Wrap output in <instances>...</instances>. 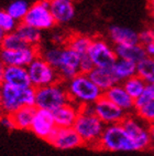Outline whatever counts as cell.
Wrapping results in <instances>:
<instances>
[{"mask_svg": "<svg viewBox=\"0 0 154 156\" xmlns=\"http://www.w3.org/2000/svg\"><path fill=\"white\" fill-rule=\"evenodd\" d=\"M106 124L96 115L94 104L79 106V114L74 124L76 131L86 145L92 148H99V141Z\"/></svg>", "mask_w": 154, "mask_h": 156, "instance_id": "obj_1", "label": "cell"}, {"mask_svg": "<svg viewBox=\"0 0 154 156\" xmlns=\"http://www.w3.org/2000/svg\"><path fill=\"white\" fill-rule=\"evenodd\" d=\"M71 102L78 106L85 104H94L104 95V92L92 81L88 74L78 73L76 76L65 82Z\"/></svg>", "mask_w": 154, "mask_h": 156, "instance_id": "obj_2", "label": "cell"}, {"mask_svg": "<svg viewBox=\"0 0 154 156\" xmlns=\"http://www.w3.org/2000/svg\"><path fill=\"white\" fill-rule=\"evenodd\" d=\"M36 89L34 87H17L8 83H1V113L12 114L24 106H35Z\"/></svg>", "mask_w": 154, "mask_h": 156, "instance_id": "obj_3", "label": "cell"}, {"mask_svg": "<svg viewBox=\"0 0 154 156\" xmlns=\"http://www.w3.org/2000/svg\"><path fill=\"white\" fill-rule=\"evenodd\" d=\"M99 148L110 152H133L136 146L126 132L121 123L108 124L105 126L99 141Z\"/></svg>", "mask_w": 154, "mask_h": 156, "instance_id": "obj_4", "label": "cell"}, {"mask_svg": "<svg viewBox=\"0 0 154 156\" xmlns=\"http://www.w3.org/2000/svg\"><path fill=\"white\" fill-rule=\"evenodd\" d=\"M68 102H71V99L64 81L36 89L35 106L38 108L53 112Z\"/></svg>", "mask_w": 154, "mask_h": 156, "instance_id": "obj_5", "label": "cell"}, {"mask_svg": "<svg viewBox=\"0 0 154 156\" xmlns=\"http://www.w3.org/2000/svg\"><path fill=\"white\" fill-rule=\"evenodd\" d=\"M30 81L35 89L62 81L59 71L38 54L27 66Z\"/></svg>", "mask_w": 154, "mask_h": 156, "instance_id": "obj_6", "label": "cell"}, {"mask_svg": "<svg viewBox=\"0 0 154 156\" xmlns=\"http://www.w3.org/2000/svg\"><path fill=\"white\" fill-rule=\"evenodd\" d=\"M24 23L32 26L38 30H50L56 24L50 9L49 0H38L31 5L24 17Z\"/></svg>", "mask_w": 154, "mask_h": 156, "instance_id": "obj_7", "label": "cell"}, {"mask_svg": "<svg viewBox=\"0 0 154 156\" xmlns=\"http://www.w3.org/2000/svg\"><path fill=\"white\" fill-rule=\"evenodd\" d=\"M121 124L125 127L127 134L136 144V151H144L152 147L149 133V123H146L144 120L138 115L134 116L128 114Z\"/></svg>", "mask_w": 154, "mask_h": 156, "instance_id": "obj_8", "label": "cell"}, {"mask_svg": "<svg viewBox=\"0 0 154 156\" xmlns=\"http://www.w3.org/2000/svg\"><path fill=\"white\" fill-rule=\"evenodd\" d=\"M87 54L90 57L95 66L98 68H112L116 60L118 59L115 47L102 37L92 38Z\"/></svg>", "mask_w": 154, "mask_h": 156, "instance_id": "obj_9", "label": "cell"}, {"mask_svg": "<svg viewBox=\"0 0 154 156\" xmlns=\"http://www.w3.org/2000/svg\"><path fill=\"white\" fill-rule=\"evenodd\" d=\"M40 54V47L28 45L18 50H7L0 48V62L3 66H28Z\"/></svg>", "mask_w": 154, "mask_h": 156, "instance_id": "obj_10", "label": "cell"}, {"mask_svg": "<svg viewBox=\"0 0 154 156\" xmlns=\"http://www.w3.org/2000/svg\"><path fill=\"white\" fill-rule=\"evenodd\" d=\"M46 141L59 150H72L84 145V142L74 127L55 126Z\"/></svg>", "mask_w": 154, "mask_h": 156, "instance_id": "obj_11", "label": "cell"}, {"mask_svg": "<svg viewBox=\"0 0 154 156\" xmlns=\"http://www.w3.org/2000/svg\"><path fill=\"white\" fill-rule=\"evenodd\" d=\"M94 108L95 113L106 125L108 124H115V123H121L125 120L129 113L119 108L118 105L111 102L109 99H107L106 96L102 95L100 99H98L94 103Z\"/></svg>", "mask_w": 154, "mask_h": 156, "instance_id": "obj_12", "label": "cell"}, {"mask_svg": "<svg viewBox=\"0 0 154 156\" xmlns=\"http://www.w3.org/2000/svg\"><path fill=\"white\" fill-rule=\"evenodd\" d=\"M79 64L80 54L68 45H63L59 64L57 66V71L62 81L66 82L80 73Z\"/></svg>", "mask_w": 154, "mask_h": 156, "instance_id": "obj_13", "label": "cell"}, {"mask_svg": "<svg viewBox=\"0 0 154 156\" xmlns=\"http://www.w3.org/2000/svg\"><path fill=\"white\" fill-rule=\"evenodd\" d=\"M55 126L56 124L54 120L53 112L44 108H38L35 115L33 117L30 131L34 133L38 137L46 141Z\"/></svg>", "mask_w": 154, "mask_h": 156, "instance_id": "obj_14", "label": "cell"}, {"mask_svg": "<svg viewBox=\"0 0 154 156\" xmlns=\"http://www.w3.org/2000/svg\"><path fill=\"white\" fill-rule=\"evenodd\" d=\"M104 95L106 96L107 99H109L111 102L118 105L119 108L125 110L129 114L132 111H136L134 99L126 91L122 83H116L115 85H112L107 91H105Z\"/></svg>", "mask_w": 154, "mask_h": 156, "instance_id": "obj_15", "label": "cell"}, {"mask_svg": "<svg viewBox=\"0 0 154 156\" xmlns=\"http://www.w3.org/2000/svg\"><path fill=\"white\" fill-rule=\"evenodd\" d=\"M50 9L56 24H66L75 17V5L73 0H49Z\"/></svg>", "mask_w": 154, "mask_h": 156, "instance_id": "obj_16", "label": "cell"}, {"mask_svg": "<svg viewBox=\"0 0 154 156\" xmlns=\"http://www.w3.org/2000/svg\"><path fill=\"white\" fill-rule=\"evenodd\" d=\"M108 38L115 45L139 43V33L131 28L119 24H112L108 28Z\"/></svg>", "mask_w": 154, "mask_h": 156, "instance_id": "obj_17", "label": "cell"}, {"mask_svg": "<svg viewBox=\"0 0 154 156\" xmlns=\"http://www.w3.org/2000/svg\"><path fill=\"white\" fill-rule=\"evenodd\" d=\"M3 82L17 87H28L32 85L27 66H5Z\"/></svg>", "mask_w": 154, "mask_h": 156, "instance_id": "obj_18", "label": "cell"}, {"mask_svg": "<svg viewBox=\"0 0 154 156\" xmlns=\"http://www.w3.org/2000/svg\"><path fill=\"white\" fill-rule=\"evenodd\" d=\"M79 114V106L73 102H68L53 111L55 124L59 127H73Z\"/></svg>", "mask_w": 154, "mask_h": 156, "instance_id": "obj_19", "label": "cell"}, {"mask_svg": "<svg viewBox=\"0 0 154 156\" xmlns=\"http://www.w3.org/2000/svg\"><path fill=\"white\" fill-rule=\"evenodd\" d=\"M115 51L118 58L132 61L136 64L148 57L144 45H142L140 42L133 44H117L115 45Z\"/></svg>", "mask_w": 154, "mask_h": 156, "instance_id": "obj_20", "label": "cell"}, {"mask_svg": "<svg viewBox=\"0 0 154 156\" xmlns=\"http://www.w3.org/2000/svg\"><path fill=\"white\" fill-rule=\"evenodd\" d=\"M88 76L92 79V81L100 89L102 92L107 91L109 87L118 83L111 68H98L95 66L94 69L88 73Z\"/></svg>", "mask_w": 154, "mask_h": 156, "instance_id": "obj_21", "label": "cell"}, {"mask_svg": "<svg viewBox=\"0 0 154 156\" xmlns=\"http://www.w3.org/2000/svg\"><path fill=\"white\" fill-rule=\"evenodd\" d=\"M36 106H30V105H24L22 108L12 113V120L17 129H30L31 124H32L33 117L35 115Z\"/></svg>", "mask_w": 154, "mask_h": 156, "instance_id": "obj_22", "label": "cell"}, {"mask_svg": "<svg viewBox=\"0 0 154 156\" xmlns=\"http://www.w3.org/2000/svg\"><path fill=\"white\" fill-rule=\"evenodd\" d=\"M111 70H112L113 75L116 76L118 83H122L127 79L136 74V63L118 58Z\"/></svg>", "mask_w": 154, "mask_h": 156, "instance_id": "obj_23", "label": "cell"}, {"mask_svg": "<svg viewBox=\"0 0 154 156\" xmlns=\"http://www.w3.org/2000/svg\"><path fill=\"white\" fill-rule=\"evenodd\" d=\"M17 32L21 36V38L27 42L29 45L40 47V43L42 41V31L36 28L29 26V24L20 22L17 28Z\"/></svg>", "mask_w": 154, "mask_h": 156, "instance_id": "obj_24", "label": "cell"}, {"mask_svg": "<svg viewBox=\"0 0 154 156\" xmlns=\"http://www.w3.org/2000/svg\"><path fill=\"white\" fill-rule=\"evenodd\" d=\"M92 38L87 36V34H82V33H73L69 37H67L65 44L69 48L74 49L79 54H85L88 51V48L92 43Z\"/></svg>", "mask_w": 154, "mask_h": 156, "instance_id": "obj_25", "label": "cell"}, {"mask_svg": "<svg viewBox=\"0 0 154 156\" xmlns=\"http://www.w3.org/2000/svg\"><path fill=\"white\" fill-rule=\"evenodd\" d=\"M146 84L148 83L138 74L133 75V76H131V78L127 79L126 81L122 82V85H123V87L126 89V91H127L128 93L130 94L134 100L143 93V91H144L145 87H146Z\"/></svg>", "mask_w": 154, "mask_h": 156, "instance_id": "obj_26", "label": "cell"}, {"mask_svg": "<svg viewBox=\"0 0 154 156\" xmlns=\"http://www.w3.org/2000/svg\"><path fill=\"white\" fill-rule=\"evenodd\" d=\"M136 74L146 83H154V58L146 57L136 64Z\"/></svg>", "mask_w": 154, "mask_h": 156, "instance_id": "obj_27", "label": "cell"}, {"mask_svg": "<svg viewBox=\"0 0 154 156\" xmlns=\"http://www.w3.org/2000/svg\"><path fill=\"white\" fill-rule=\"evenodd\" d=\"M29 44L21 38V36L15 30L12 32L6 33V36L0 44V48L7 49V50H18V49L25 48Z\"/></svg>", "mask_w": 154, "mask_h": 156, "instance_id": "obj_28", "label": "cell"}, {"mask_svg": "<svg viewBox=\"0 0 154 156\" xmlns=\"http://www.w3.org/2000/svg\"><path fill=\"white\" fill-rule=\"evenodd\" d=\"M30 8V5L25 0H13L8 5L7 7V11L17 21L22 22L27 15L28 10Z\"/></svg>", "mask_w": 154, "mask_h": 156, "instance_id": "obj_29", "label": "cell"}, {"mask_svg": "<svg viewBox=\"0 0 154 156\" xmlns=\"http://www.w3.org/2000/svg\"><path fill=\"white\" fill-rule=\"evenodd\" d=\"M19 21L15 20L9 12L5 10H0V27L6 33L15 31L19 26Z\"/></svg>", "mask_w": 154, "mask_h": 156, "instance_id": "obj_30", "label": "cell"}, {"mask_svg": "<svg viewBox=\"0 0 154 156\" xmlns=\"http://www.w3.org/2000/svg\"><path fill=\"white\" fill-rule=\"evenodd\" d=\"M136 113L138 116L144 120L146 123H154V100L143 105L142 108L136 110Z\"/></svg>", "mask_w": 154, "mask_h": 156, "instance_id": "obj_31", "label": "cell"}, {"mask_svg": "<svg viewBox=\"0 0 154 156\" xmlns=\"http://www.w3.org/2000/svg\"><path fill=\"white\" fill-rule=\"evenodd\" d=\"M95 68V64L92 61L90 57L88 54H80V64H79V70L80 73H86L88 74L92 69Z\"/></svg>", "mask_w": 154, "mask_h": 156, "instance_id": "obj_32", "label": "cell"}, {"mask_svg": "<svg viewBox=\"0 0 154 156\" xmlns=\"http://www.w3.org/2000/svg\"><path fill=\"white\" fill-rule=\"evenodd\" d=\"M139 42L142 45L154 42V29L148 28V29H144L141 32H139Z\"/></svg>", "mask_w": 154, "mask_h": 156, "instance_id": "obj_33", "label": "cell"}, {"mask_svg": "<svg viewBox=\"0 0 154 156\" xmlns=\"http://www.w3.org/2000/svg\"><path fill=\"white\" fill-rule=\"evenodd\" d=\"M0 125L6 127L8 129H15L13 120H12L11 114H5V113H0Z\"/></svg>", "mask_w": 154, "mask_h": 156, "instance_id": "obj_34", "label": "cell"}, {"mask_svg": "<svg viewBox=\"0 0 154 156\" xmlns=\"http://www.w3.org/2000/svg\"><path fill=\"white\" fill-rule=\"evenodd\" d=\"M144 49H145V52H146V55H148V57L154 58V42L149 43V44H145Z\"/></svg>", "mask_w": 154, "mask_h": 156, "instance_id": "obj_35", "label": "cell"}, {"mask_svg": "<svg viewBox=\"0 0 154 156\" xmlns=\"http://www.w3.org/2000/svg\"><path fill=\"white\" fill-rule=\"evenodd\" d=\"M149 133H150V138H151V145L154 147V123L149 124Z\"/></svg>", "mask_w": 154, "mask_h": 156, "instance_id": "obj_36", "label": "cell"}, {"mask_svg": "<svg viewBox=\"0 0 154 156\" xmlns=\"http://www.w3.org/2000/svg\"><path fill=\"white\" fill-rule=\"evenodd\" d=\"M148 8L150 10L152 18H153V23H154V0H149L148 1Z\"/></svg>", "mask_w": 154, "mask_h": 156, "instance_id": "obj_37", "label": "cell"}, {"mask_svg": "<svg viewBox=\"0 0 154 156\" xmlns=\"http://www.w3.org/2000/svg\"><path fill=\"white\" fill-rule=\"evenodd\" d=\"M145 89L149 91V93L151 94L152 98H153V100H154V83H148Z\"/></svg>", "mask_w": 154, "mask_h": 156, "instance_id": "obj_38", "label": "cell"}, {"mask_svg": "<svg viewBox=\"0 0 154 156\" xmlns=\"http://www.w3.org/2000/svg\"><path fill=\"white\" fill-rule=\"evenodd\" d=\"M3 75H5V66L0 62V83L3 82Z\"/></svg>", "mask_w": 154, "mask_h": 156, "instance_id": "obj_39", "label": "cell"}, {"mask_svg": "<svg viewBox=\"0 0 154 156\" xmlns=\"http://www.w3.org/2000/svg\"><path fill=\"white\" fill-rule=\"evenodd\" d=\"M5 36H6V32H5V31L1 29V27H0V44H1V42H2Z\"/></svg>", "mask_w": 154, "mask_h": 156, "instance_id": "obj_40", "label": "cell"}, {"mask_svg": "<svg viewBox=\"0 0 154 156\" xmlns=\"http://www.w3.org/2000/svg\"><path fill=\"white\" fill-rule=\"evenodd\" d=\"M0 113H1V83H0Z\"/></svg>", "mask_w": 154, "mask_h": 156, "instance_id": "obj_41", "label": "cell"}, {"mask_svg": "<svg viewBox=\"0 0 154 156\" xmlns=\"http://www.w3.org/2000/svg\"><path fill=\"white\" fill-rule=\"evenodd\" d=\"M153 148H154V147H153Z\"/></svg>", "mask_w": 154, "mask_h": 156, "instance_id": "obj_42", "label": "cell"}]
</instances>
